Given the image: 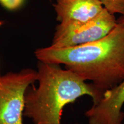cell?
Instances as JSON below:
<instances>
[{
    "label": "cell",
    "instance_id": "cell-1",
    "mask_svg": "<svg viewBox=\"0 0 124 124\" xmlns=\"http://www.w3.org/2000/svg\"><path fill=\"white\" fill-rule=\"evenodd\" d=\"M35 55L41 62L65 65L103 94L124 79V29L117 24L100 40L69 47L50 46L37 49Z\"/></svg>",
    "mask_w": 124,
    "mask_h": 124
},
{
    "label": "cell",
    "instance_id": "cell-2",
    "mask_svg": "<svg viewBox=\"0 0 124 124\" xmlns=\"http://www.w3.org/2000/svg\"><path fill=\"white\" fill-rule=\"evenodd\" d=\"M36 88H28L25 94L23 116L34 124H61L63 110L80 97L90 96L95 104L103 94L92 83H87L72 71L59 64L40 61Z\"/></svg>",
    "mask_w": 124,
    "mask_h": 124
},
{
    "label": "cell",
    "instance_id": "cell-3",
    "mask_svg": "<svg viewBox=\"0 0 124 124\" xmlns=\"http://www.w3.org/2000/svg\"><path fill=\"white\" fill-rule=\"evenodd\" d=\"M117 25L115 16L105 8L95 17L87 21L60 22L56 28L51 46L64 48L95 41L106 36Z\"/></svg>",
    "mask_w": 124,
    "mask_h": 124
},
{
    "label": "cell",
    "instance_id": "cell-4",
    "mask_svg": "<svg viewBox=\"0 0 124 124\" xmlns=\"http://www.w3.org/2000/svg\"><path fill=\"white\" fill-rule=\"evenodd\" d=\"M38 77L29 69L0 76V124H23L25 94Z\"/></svg>",
    "mask_w": 124,
    "mask_h": 124
},
{
    "label": "cell",
    "instance_id": "cell-5",
    "mask_svg": "<svg viewBox=\"0 0 124 124\" xmlns=\"http://www.w3.org/2000/svg\"><path fill=\"white\" fill-rule=\"evenodd\" d=\"M124 79L103 93V97L85 112L89 124H124Z\"/></svg>",
    "mask_w": 124,
    "mask_h": 124
},
{
    "label": "cell",
    "instance_id": "cell-6",
    "mask_svg": "<svg viewBox=\"0 0 124 124\" xmlns=\"http://www.w3.org/2000/svg\"><path fill=\"white\" fill-rule=\"evenodd\" d=\"M60 22L86 21L98 15L104 8L100 0H57L54 5Z\"/></svg>",
    "mask_w": 124,
    "mask_h": 124
},
{
    "label": "cell",
    "instance_id": "cell-7",
    "mask_svg": "<svg viewBox=\"0 0 124 124\" xmlns=\"http://www.w3.org/2000/svg\"><path fill=\"white\" fill-rule=\"evenodd\" d=\"M104 8L110 13L124 16V0H100Z\"/></svg>",
    "mask_w": 124,
    "mask_h": 124
},
{
    "label": "cell",
    "instance_id": "cell-8",
    "mask_svg": "<svg viewBox=\"0 0 124 124\" xmlns=\"http://www.w3.org/2000/svg\"><path fill=\"white\" fill-rule=\"evenodd\" d=\"M23 0H0V3L9 9H14L19 7Z\"/></svg>",
    "mask_w": 124,
    "mask_h": 124
},
{
    "label": "cell",
    "instance_id": "cell-9",
    "mask_svg": "<svg viewBox=\"0 0 124 124\" xmlns=\"http://www.w3.org/2000/svg\"><path fill=\"white\" fill-rule=\"evenodd\" d=\"M117 22V24L124 29V16H121L120 18H118Z\"/></svg>",
    "mask_w": 124,
    "mask_h": 124
},
{
    "label": "cell",
    "instance_id": "cell-10",
    "mask_svg": "<svg viewBox=\"0 0 124 124\" xmlns=\"http://www.w3.org/2000/svg\"><path fill=\"white\" fill-rule=\"evenodd\" d=\"M78 124V123H77V124Z\"/></svg>",
    "mask_w": 124,
    "mask_h": 124
}]
</instances>
